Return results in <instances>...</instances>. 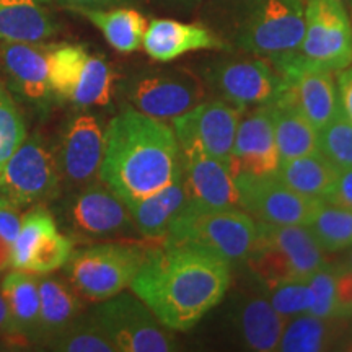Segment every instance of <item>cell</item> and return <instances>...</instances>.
Segmentation results:
<instances>
[{
    "label": "cell",
    "instance_id": "obj_1",
    "mask_svg": "<svg viewBox=\"0 0 352 352\" xmlns=\"http://www.w3.org/2000/svg\"><path fill=\"white\" fill-rule=\"evenodd\" d=\"M232 263L204 245L164 243L148 250L132 292L170 331H188L222 300Z\"/></svg>",
    "mask_w": 352,
    "mask_h": 352
},
{
    "label": "cell",
    "instance_id": "obj_2",
    "mask_svg": "<svg viewBox=\"0 0 352 352\" xmlns=\"http://www.w3.org/2000/svg\"><path fill=\"white\" fill-rule=\"evenodd\" d=\"M182 173L173 127L138 109H126L109 121L98 178L126 204L160 191Z\"/></svg>",
    "mask_w": 352,
    "mask_h": 352
},
{
    "label": "cell",
    "instance_id": "obj_3",
    "mask_svg": "<svg viewBox=\"0 0 352 352\" xmlns=\"http://www.w3.org/2000/svg\"><path fill=\"white\" fill-rule=\"evenodd\" d=\"M147 254L140 246L101 243L74 252L64 267L77 294L103 302L131 287Z\"/></svg>",
    "mask_w": 352,
    "mask_h": 352
},
{
    "label": "cell",
    "instance_id": "obj_4",
    "mask_svg": "<svg viewBox=\"0 0 352 352\" xmlns=\"http://www.w3.org/2000/svg\"><path fill=\"white\" fill-rule=\"evenodd\" d=\"M352 64V23L341 0H307L305 36L287 65H305L338 72Z\"/></svg>",
    "mask_w": 352,
    "mask_h": 352
},
{
    "label": "cell",
    "instance_id": "obj_5",
    "mask_svg": "<svg viewBox=\"0 0 352 352\" xmlns=\"http://www.w3.org/2000/svg\"><path fill=\"white\" fill-rule=\"evenodd\" d=\"M256 239V220L239 208L199 210L189 209L173 223L164 243L204 245L228 261L248 256Z\"/></svg>",
    "mask_w": 352,
    "mask_h": 352
},
{
    "label": "cell",
    "instance_id": "obj_6",
    "mask_svg": "<svg viewBox=\"0 0 352 352\" xmlns=\"http://www.w3.org/2000/svg\"><path fill=\"white\" fill-rule=\"evenodd\" d=\"M305 36V7L302 0H261L246 21L241 47L266 57L274 69L292 59Z\"/></svg>",
    "mask_w": 352,
    "mask_h": 352
},
{
    "label": "cell",
    "instance_id": "obj_7",
    "mask_svg": "<svg viewBox=\"0 0 352 352\" xmlns=\"http://www.w3.org/2000/svg\"><path fill=\"white\" fill-rule=\"evenodd\" d=\"M94 318L107 333L116 351H176V340L135 294H118L95 308Z\"/></svg>",
    "mask_w": 352,
    "mask_h": 352
},
{
    "label": "cell",
    "instance_id": "obj_8",
    "mask_svg": "<svg viewBox=\"0 0 352 352\" xmlns=\"http://www.w3.org/2000/svg\"><path fill=\"white\" fill-rule=\"evenodd\" d=\"M59 184L56 157L39 135H33L23 140L3 166L0 197L12 208L25 209L56 197Z\"/></svg>",
    "mask_w": 352,
    "mask_h": 352
},
{
    "label": "cell",
    "instance_id": "obj_9",
    "mask_svg": "<svg viewBox=\"0 0 352 352\" xmlns=\"http://www.w3.org/2000/svg\"><path fill=\"white\" fill-rule=\"evenodd\" d=\"M240 208L259 222L279 226H308L321 199L302 196L277 175H233Z\"/></svg>",
    "mask_w": 352,
    "mask_h": 352
},
{
    "label": "cell",
    "instance_id": "obj_10",
    "mask_svg": "<svg viewBox=\"0 0 352 352\" xmlns=\"http://www.w3.org/2000/svg\"><path fill=\"white\" fill-rule=\"evenodd\" d=\"M72 253L74 241L60 233L52 215L38 206L21 219L10 267L44 276L64 267Z\"/></svg>",
    "mask_w": 352,
    "mask_h": 352
},
{
    "label": "cell",
    "instance_id": "obj_11",
    "mask_svg": "<svg viewBox=\"0 0 352 352\" xmlns=\"http://www.w3.org/2000/svg\"><path fill=\"white\" fill-rule=\"evenodd\" d=\"M241 111L243 109L223 100L201 101L197 107L173 120L178 145H196L209 155L230 164Z\"/></svg>",
    "mask_w": 352,
    "mask_h": 352
},
{
    "label": "cell",
    "instance_id": "obj_12",
    "mask_svg": "<svg viewBox=\"0 0 352 352\" xmlns=\"http://www.w3.org/2000/svg\"><path fill=\"white\" fill-rule=\"evenodd\" d=\"M280 85L272 100L289 104L321 129L342 113L333 72L305 65H287L277 70Z\"/></svg>",
    "mask_w": 352,
    "mask_h": 352
},
{
    "label": "cell",
    "instance_id": "obj_13",
    "mask_svg": "<svg viewBox=\"0 0 352 352\" xmlns=\"http://www.w3.org/2000/svg\"><path fill=\"white\" fill-rule=\"evenodd\" d=\"M126 94L138 111L166 122L197 107L204 88L196 77L170 70L135 78L126 87Z\"/></svg>",
    "mask_w": 352,
    "mask_h": 352
},
{
    "label": "cell",
    "instance_id": "obj_14",
    "mask_svg": "<svg viewBox=\"0 0 352 352\" xmlns=\"http://www.w3.org/2000/svg\"><path fill=\"white\" fill-rule=\"evenodd\" d=\"M183 176L192 209L240 208V196L230 166L196 145L179 147Z\"/></svg>",
    "mask_w": 352,
    "mask_h": 352
},
{
    "label": "cell",
    "instance_id": "obj_15",
    "mask_svg": "<svg viewBox=\"0 0 352 352\" xmlns=\"http://www.w3.org/2000/svg\"><path fill=\"white\" fill-rule=\"evenodd\" d=\"M69 220L74 230L95 239L135 230L126 202L103 182L88 183L74 196L69 204Z\"/></svg>",
    "mask_w": 352,
    "mask_h": 352
},
{
    "label": "cell",
    "instance_id": "obj_16",
    "mask_svg": "<svg viewBox=\"0 0 352 352\" xmlns=\"http://www.w3.org/2000/svg\"><path fill=\"white\" fill-rule=\"evenodd\" d=\"M104 151V132L94 114L74 116L65 127L57 166L60 178L77 186H85L98 178Z\"/></svg>",
    "mask_w": 352,
    "mask_h": 352
},
{
    "label": "cell",
    "instance_id": "obj_17",
    "mask_svg": "<svg viewBox=\"0 0 352 352\" xmlns=\"http://www.w3.org/2000/svg\"><path fill=\"white\" fill-rule=\"evenodd\" d=\"M280 77L274 67L259 59L232 60L212 70V87L223 101L246 109L263 107L274 98Z\"/></svg>",
    "mask_w": 352,
    "mask_h": 352
},
{
    "label": "cell",
    "instance_id": "obj_18",
    "mask_svg": "<svg viewBox=\"0 0 352 352\" xmlns=\"http://www.w3.org/2000/svg\"><path fill=\"white\" fill-rule=\"evenodd\" d=\"M228 166L233 175L264 176L277 173L280 157L277 152L271 114L266 104L246 114L243 120L240 118Z\"/></svg>",
    "mask_w": 352,
    "mask_h": 352
},
{
    "label": "cell",
    "instance_id": "obj_19",
    "mask_svg": "<svg viewBox=\"0 0 352 352\" xmlns=\"http://www.w3.org/2000/svg\"><path fill=\"white\" fill-rule=\"evenodd\" d=\"M50 50L39 43H0V63L12 87L34 104L46 103L52 96Z\"/></svg>",
    "mask_w": 352,
    "mask_h": 352
},
{
    "label": "cell",
    "instance_id": "obj_20",
    "mask_svg": "<svg viewBox=\"0 0 352 352\" xmlns=\"http://www.w3.org/2000/svg\"><path fill=\"white\" fill-rule=\"evenodd\" d=\"M142 47L153 60L170 63L191 51L223 50V43L206 26L158 19L145 30Z\"/></svg>",
    "mask_w": 352,
    "mask_h": 352
},
{
    "label": "cell",
    "instance_id": "obj_21",
    "mask_svg": "<svg viewBox=\"0 0 352 352\" xmlns=\"http://www.w3.org/2000/svg\"><path fill=\"white\" fill-rule=\"evenodd\" d=\"M126 206L132 223L140 235L148 240H164L173 223L191 206L183 173L176 182L160 191Z\"/></svg>",
    "mask_w": 352,
    "mask_h": 352
},
{
    "label": "cell",
    "instance_id": "obj_22",
    "mask_svg": "<svg viewBox=\"0 0 352 352\" xmlns=\"http://www.w3.org/2000/svg\"><path fill=\"white\" fill-rule=\"evenodd\" d=\"M254 241L270 243L287 254L298 277L307 279L327 263L324 250L307 226H279V223L256 222Z\"/></svg>",
    "mask_w": 352,
    "mask_h": 352
},
{
    "label": "cell",
    "instance_id": "obj_23",
    "mask_svg": "<svg viewBox=\"0 0 352 352\" xmlns=\"http://www.w3.org/2000/svg\"><path fill=\"white\" fill-rule=\"evenodd\" d=\"M56 32L43 0H0V43H43Z\"/></svg>",
    "mask_w": 352,
    "mask_h": 352
},
{
    "label": "cell",
    "instance_id": "obj_24",
    "mask_svg": "<svg viewBox=\"0 0 352 352\" xmlns=\"http://www.w3.org/2000/svg\"><path fill=\"white\" fill-rule=\"evenodd\" d=\"M82 303L76 289L59 277L39 279V320L34 342L46 344L78 316Z\"/></svg>",
    "mask_w": 352,
    "mask_h": 352
},
{
    "label": "cell",
    "instance_id": "obj_25",
    "mask_svg": "<svg viewBox=\"0 0 352 352\" xmlns=\"http://www.w3.org/2000/svg\"><path fill=\"white\" fill-rule=\"evenodd\" d=\"M0 292L10 310L21 344L34 342L39 320V279L33 272L15 270L2 280Z\"/></svg>",
    "mask_w": 352,
    "mask_h": 352
},
{
    "label": "cell",
    "instance_id": "obj_26",
    "mask_svg": "<svg viewBox=\"0 0 352 352\" xmlns=\"http://www.w3.org/2000/svg\"><path fill=\"white\" fill-rule=\"evenodd\" d=\"M270 109L280 164L318 152V129L289 104L271 100Z\"/></svg>",
    "mask_w": 352,
    "mask_h": 352
},
{
    "label": "cell",
    "instance_id": "obj_27",
    "mask_svg": "<svg viewBox=\"0 0 352 352\" xmlns=\"http://www.w3.org/2000/svg\"><path fill=\"white\" fill-rule=\"evenodd\" d=\"M236 327L250 349L271 352L277 351L285 320L272 308L267 298L250 297L239 308Z\"/></svg>",
    "mask_w": 352,
    "mask_h": 352
},
{
    "label": "cell",
    "instance_id": "obj_28",
    "mask_svg": "<svg viewBox=\"0 0 352 352\" xmlns=\"http://www.w3.org/2000/svg\"><path fill=\"white\" fill-rule=\"evenodd\" d=\"M338 173V166H334L323 153L315 152L283 162L276 175L298 195L323 201L331 191Z\"/></svg>",
    "mask_w": 352,
    "mask_h": 352
},
{
    "label": "cell",
    "instance_id": "obj_29",
    "mask_svg": "<svg viewBox=\"0 0 352 352\" xmlns=\"http://www.w3.org/2000/svg\"><path fill=\"white\" fill-rule=\"evenodd\" d=\"M342 320L346 318H320L311 314L294 316L285 321L277 351L318 352L329 349L344 333Z\"/></svg>",
    "mask_w": 352,
    "mask_h": 352
},
{
    "label": "cell",
    "instance_id": "obj_30",
    "mask_svg": "<svg viewBox=\"0 0 352 352\" xmlns=\"http://www.w3.org/2000/svg\"><path fill=\"white\" fill-rule=\"evenodd\" d=\"M76 12L90 20L116 51L134 52L142 46L147 20L134 8H80Z\"/></svg>",
    "mask_w": 352,
    "mask_h": 352
},
{
    "label": "cell",
    "instance_id": "obj_31",
    "mask_svg": "<svg viewBox=\"0 0 352 352\" xmlns=\"http://www.w3.org/2000/svg\"><path fill=\"white\" fill-rule=\"evenodd\" d=\"M324 253H338L352 246V209L321 201L307 226Z\"/></svg>",
    "mask_w": 352,
    "mask_h": 352
},
{
    "label": "cell",
    "instance_id": "obj_32",
    "mask_svg": "<svg viewBox=\"0 0 352 352\" xmlns=\"http://www.w3.org/2000/svg\"><path fill=\"white\" fill-rule=\"evenodd\" d=\"M88 51L78 44H64L50 50V87L52 96L69 101L88 59Z\"/></svg>",
    "mask_w": 352,
    "mask_h": 352
},
{
    "label": "cell",
    "instance_id": "obj_33",
    "mask_svg": "<svg viewBox=\"0 0 352 352\" xmlns=\"http://www.w3.org/2000/svg\"><path fill=\"white\" fill-rule=\"evenodd\" d=\"M113 80V70L107 60L90 54L69 101L82 108L104 107L111 100Z\"/></svg>",
    "mask_w": 352,
    "mask_h": 352
},
{
    "label": "cell",
    "instance_id": "obj_34",
    "mask_svg": "<svg viewBox=\"0 0 352 352\" xmlns=\"http://www.w3.org/2000/svg\"><path fill=\"white\" fill-rule=\"evenodd\" d=\"M52 351L63 352H116V347L96 320L76 318L63 331L46 342Z\"/></svg>",
    "mask_w": 352,
    "mask_h": 352
},
{
    "label": "cell",
    "instance_id": "obj_35",
    "mask_svg": "<svg viewBox=\"0 0 352 352\" xmlns=\"http://www.w3.org/2000/svg\"><path fill=\"white\" fill-rule=\"evenodd\" d=\"M318 152L340 170L352 168V122L344 113L318 129Z\"/></svg>",
    "mask_w": 352,
    "mask_h": 352
},
{
    "label": "cell",
    "instance_id": "obj_36",
    "mask_svg": "<svg viewBox=\"0 0 352 352\" xmlns=\"http://www.w3.org/2000/svg\"><path fill=\"white\" fill-rule=\"evenodd\" d=\"M25 139L23 116L7 88L0 83V173Z\"/></svg>",
    "mask_w": 352,
    "mask_h": 352
},
{
    "label": "cell",
    "instance_id": "obj_37",
    "mask_svg": "<svg viewBox=\"0 0 352 352\" xmlns=\"http://www.w3.org/2000/svg\"><path fill=\"white\" fill-rule=\"evenodd\" d=\"M267 300L287 321L294 316L308 314L311 307V290L307 279H292L270 289Z\"/></svg>",
    "mask_w": 352,
    "mask_h": 352
},
{
    "label": "cell",
    "instance_id": "obj_38",
    "mask_svg": "<svg viewBox=\"0 0 352 352\" xmlns=\"http://www.w3.org/2000/svg\"><path fill=\"white\" fill-rule=\"evenodd\" d=\"M311 290V307L308 314L320 318L336 316V267L324 264L307 277Z\"/></svg>",
    "mask_w": 352,
    "mask_h": 352
},
{
    "label": "cell",
    "instance_id": "obj_39",
    "mask_svg": "<svg viewBox=\"0 0 352 352\" xmlns=\"http://www.w3.org/2000/svg\"><path fill=\"white\" fill-rule=\"evenodd\" d=\"M20 209L12 206H0V272L10 267L12 250L21 226Z\"/></svg>",
    "mask_w": 352,
    "mask_h": 352
},
{
    "label": "cell",
    "instance_id": "obj_40",
    "mask_svg": "<svg viewBox=\"0 0 352 352\" xmlns=\"http://www.w3.org/2000/svg\"><path fill=\"white\" fill-rule=\"evenodd\" d=\"M336 316H352V270L342 264L336 267Z\"/></svg>",
    "mask_w": 352,
    "mask_h": 352
},
{
    "label": "cell",
    "instance_id": "obj_41",
    "mask_svg": "<svg viewBox=\"0 0 352 352\" xmlns=\"http://www.w3.org/2000/svg\"><path fill=\"white\" fill-rule=\"evenodd\" d=\"M323 201L352 209V168L340 170L331 191Z\"/></svg>",
    "mask_w": 352,
    "mask_h": 352
},
{
    "label": "cell",
    "instance_id": "obj_42",
    "mask_svg": "<svg viewBox=\"0 0 352 352\" xmlns=\"http://www.w3.org/2000/svg\"><path fill=\"white\" fill-rule=\"evenodd\" d=\"M336 87L338 95H340L342 113H344L347 120L352 122V65L342 70H338Z\"/></svg>",
    "mask_w": 352,
    "mask_h": 352
},
{
    "label": "cell",
    "instance_id": "obj_43",
    "mask_svg": "<svg viewBox=\"0 0 352 352\" xmlns=\"http://www.w3.org/2000/svg\"><path fill=\"white\" fill-rule=\"evenodd\" d=\"M0 341L6 342V344L19 346L21 344L19 336L15 333V327H13L10 310H8V305L3 298L2 292H0Z\"/></svg>",
    "mask_w": 352,
    "mask_h": 352
},
{
    "label": "cell",
    "instance_id": "obj_44",
    "mask_svg": "<svg viewBox=\"0 0 352 352\" xmlns=\"http://www.w3.org/2000/svg\"><path fill=\"white\" fill-rule=\"evenodd\" d=\"M65 6H69L72 10H80V8H107L116 7L121 3L129 2V0H63Z\"/></svg>",
    "mask_w": 352,
    "mask_h": 352
},
{
    "label": "cell",
    "instance_id": "obj_45",
    "mask_svg": "<svg viewBox=\"0 0 352 352\" xmlns=\"http://www.w3.org/2000/svg\"><path fill=\"white\" fill-rule=\"evenodd\" d=\"M342 266H346V267H349V270H352V250L349 252V254H347L346 261H344V264H342Z\"/></svg>",
    "mask_w": 352,
    "mask_h": 352
},
{
    "label": "cell",
    "instance_id": "obj_46",
    "mask_svg": "<svg viewBox=\"0 0 352 352\" xmlns=\"http://www.w3.org/2000/svg\"><path fill=\"white\" fill-rule=\"evenodd\" d=\"M3 204H6V201H3L2 197H0V206H3Z\"/></svg>",
    "mask_w": 352,
    "mask_h": 352
},
{
    "label": "cell",
    "instance_id": "obj_47",
    "mask_svg": "<svg viewBox=\"0 0 352 352\" xmlns=\"http://www.w3.org/2000/svg\"><path fill=\"white\" fill-rule=\"evenodd\" d=\"M351 23H352V0H351Z\"/></svg>",
    "mask_w": 352,
    "mask_h": 352
},
{
    "label": "cell",
    "instance_id": "obj_48",
    "mask_svg": "<svg viewBox=\"0 0 352 352\" xmlns=\"http://www.w3.org/2000/svg\"><path fill=\"white\" fill-rule=\"evenodd\" d=\"M341 2H342V3H344V6H346V3H349V2H351V0H341Z\"/></svg>",
    "mask_w": 352,
    "mask_h": 352
}]
</instances>
